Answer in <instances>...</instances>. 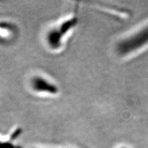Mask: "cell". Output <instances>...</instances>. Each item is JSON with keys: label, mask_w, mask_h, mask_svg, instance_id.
Returning <instances> with one entry per match:
<instances>
[{"label": "cell", "mask_w": 148, "mask_h": 148, "mask_svg": "<svg viewBox=\"0 0 148 148\" xmlns=\"http://www.w3.org/2000/svg\"><path fill=\"white\" fill-rule=\"evenodd\" d=\"M148 43V25L135 32L117 45V51L121 55H127L138 50Z\"/></svg>", "instance_id": "6da1fadb"}, {"label": "cell", "mask_w": 148, "mask_h": 148, "mask_svg": "<svg viewBox=\"0 0 148 148\" xmlns=\"http://www.w3.org/2000/svg\"><path fill=\"white\" fill-rule=\"evenodd\" d=\"M75 23H76V19L72 18L61 24V25L57 29L51 30L50 33L47 35V40L49 45L53 47H57L60 45V41L62 39L61 38L66 34V32L72 28V27H73Z\"/></svg>", "instance_id": "7a4b0ae2"}, {"label": "cell", "mask_w": 148, "mask_h": 148, "mask_svg": "<svg viewBox=\"0 0 148 148\" xmlns=\"http://www.w3.org/2000/svg\"><path fill=\"white\" fill-rule=\"evenodd\" d=\"M32 84L33 88L36 91L49 92L51 94H56L58 92V88L54 84L42 77H35L32 80Z\"/></svg>", "instance_id": "3957f363"}, {"label": "cell", "mask_w": 148, "mask_h": 148, "mask_svg": "<svg viewBox=\"0 0 148 148\" xmlns=\"http://www.w3.org/2000/svg\"><path fill=\"white\" fill-rule=\"evenodd\" d=\"M0 148H21L18 146L14 145L9 141H2L0 140Z\"/></svg>", "instance_id": "277c9868"}]
</instances>
